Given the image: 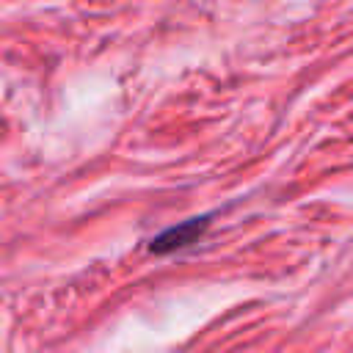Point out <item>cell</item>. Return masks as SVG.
<instances>
[{"mask_svg": "<svg viewBox=\"0 0 353 353\" xmlns=\"http://www.w3.org/2000/svg\"><path fill=\"white\" fill-rule=\"evenodd\" d=\"M210 226V215H199V218H190V221H179L163 232H157L152 240H149V251L152 254H174V251H182L193 243L201 240V234L207 232Z\"/></svg>", "mask_w": 353, "mask_h": 353, "instance_id": "cell-1", "label": "cell"}]
</instances>
